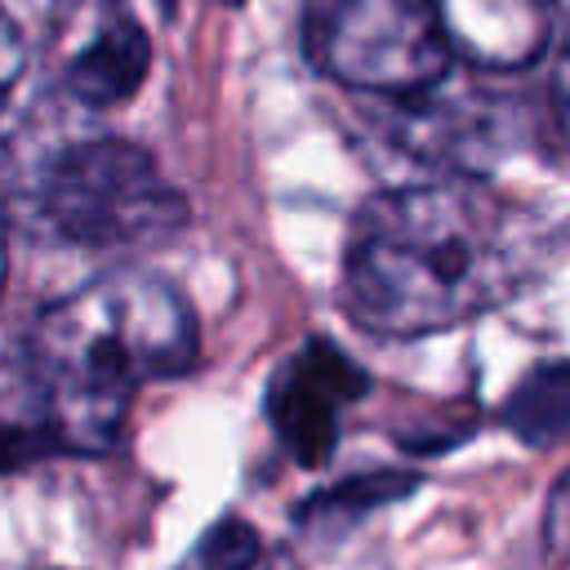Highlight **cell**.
Wrapping results in <instances>:
<instances>
[{
  "label": "cell",
  "mask_w": 570,
  "mask_h": 570,
  "mask_svg": "<svg viewBox=\"0 0 570 570\" xmlns=\"http://www.w3.org/2000/svg\"><path fill=\"white\" fill-rule=\"evenodd\" d=\"M517 218L476 183L379 191L352 223L343 303L387 338H419L499 307L525 276Z\"/></svg>",
  "instance_id": "6da1fadb"
},
{
  "label": "cell",
  "mask_w": 570,
  "mask_h": 570,
  "mask_svg": "<svg viewBox=\"0 0 570 570\" xmlns=\"http://www.w3.org/2000/svg\"><path fill=\"white\" fill-rule=\"evenodd\" d=\"M196 356V316L156 272L116 267L40 312L27 365L45 432L58 450L102 454L116 445L134 392L183 374Z\"/></svg>",
  "instance_id": "7a4b0ae2"
},
{
  "label": "cell",
  "mask_w": 570,
  "mask_h": 570,
  "mask_svg": "<svg viewBox=\"0 0 570 570\" xmlns=\"http://www.w3.org/2000/svg\"><path fill=\"white\" fill-rule=\"evenodd\" d=\"M45 209L67 240L89 249L160 240L187 218L183 196L160 178L156 160L125 138L67 147L49 165Z\"/></svg>",
  "instance_id": "3957f363"
},
{
  "label": "cell",
  "mask_w": 570,
  "mask_h": 570,
  "mask_svg": "<svg viewBox=\"0 0 570 570\" xmlns=\"http://www.w3.org/2000/svg\"><path fill=\"white\" fill-rule=\"evenodd\" d=\"M312 62L347 89L423 94L454 58L436 0H312Z\"/></svg>",
  "instance_id": "277c9868"
},
{
  "label": "cell",
  "mask_w": 570,
  "mask_h": 570,
  "mask_svg": "<svg viewBox=\"0 0 570 570\" xmlns=\"http://www.w3.org/2000/svg\"><path fill=\"white\" fill-rule=\"evenodd\" d=\"M361 387H365V379L343 361L338 347L312 343L276 374L272 396H267L281 441L303 463L325 459L338 436V414L347 401L361 396Z\"/></svg>",
  "instance_id": "5b68a950"
},
{
  "label": "cell",
  "mask_w": 570,
  "mask_h": 570,
  "mask_svg": "<svg viewBox=\"0 0 570 570\" xmlns=\"http://www.w3.org/2000/svg\"><path fill=\"white\" fill-rule=\"evenodd\" d=\"M454 53L476 67L512 71L543 53L557 0H436Z\"/></svg>",
  "instance_id": "8992f818"
},
{
  "label": "cell",
  "mask_w": 570,
  "mask_h": 570,
  "mask_svg": "<svg viewBox=\"0 0 570 570\" xmlns=\"http://www.w3.org/2000/svg\"><path fill=\"white\" fill-rule=\"evenodd\" d=\"M151 67V40L147 31L129 18V9L111 4L107 13L94 18L85 40L67 58V89L89 102V107H116L134 98Z\"/></svg>",
  "instance_id": "52a82bcc"
},
{
  "label": "cell",
  "mask_w": 570,
  "mask_h": 570,
  "mask_svg": "<svg viewBox=\"0 0 570 570\" xmlns=\"http://www.w3.org/2000/svg\"><path fill=\"white\" fill-rule=\"evenodd\" d=\"M503 423L525 445H557L570 432V361L534 365L508 396Z\"/></svg>",
  "instance_id": "ba28073f"
},
{
  "label": "cell",
  "mask_w": 570,
  "mask_h": 570,
  "mask_svg": "<svg viewBox=\"0 0 570 570\" xmlns=\"http://www.w3.org/2000/svg\"><path fill=\"white\" fill-rule=\"evenodd\" d=\"M258 561V534L254 525L223 517L218 525H209L196 543V552L187 557L183 570H249Z\"/></svg>",
  "instance_id": "9c48e42d"
},
{
  "label": "cell",
  "mask_w": 570,
  "mask_h": 570,
  "mask_svg": "<svg viewBox=\"0 0 570 570\" xmlns=\"http://www.w3.org/2000/svg\"><path fill=\"white\" fill-rule=\"evenodd\" d=\"M45 450H58L45 428H13V423H0V476L27 468V463L40 459Z\"/></svg>",
  "instance_id": "30bf717a"
},
{
  "label": "cell",
  "mask_w": 570,
  "mask_h": 570,
  "mask_svg": "<svg viewBox=\"0 0 570 570\" xmlns=\"http://www.w3.org/2000/svg\"><path fill=\"white\" fill-rule=\"evenodd\" d=\"M543 543L552 561H570V472L557 481L548 517H543Z\"/></svg>",
  "instance_id": "8fae6325"
},
{
  "label": "cell",
  "mask_w": 570,
  "mask_h": 570,
  "mask_svg": "<svg viewBox=\"0 0 570 570\" xmlns=\"http://www.w3.org/2000/svg\"><path fill=\"white\" fill-rule=\"evenodd\" d=\"M18 76H22V36L9 22V13L0 9V102L9 98V89L18 85Z\"/></svg>",
  "instance_id": "7c38bea8"
},
{
  "label": "cell",
  "mask_w": 570,
  "mask_h": 570,
  "mask_svg": "<svg viewBox=\"0 0 570 570\" xmlns=\"http://www.w3.org/2000/svg\"><path fill=\"white\" fill-rule=\"evenodd\" d=\"M552 111H557L561 134L570 138V27H566L561 58H557V71H552Z\"/></svg>",
  "instance_id": "4fadbf2b"
},
{
  "label": "cell",
  "mask_w": 570,
  "mask_h": 570,
  "mask_svg": "<svg viewBox=\"0 0 570 570\" xmlns=\"http://www.w3.org/2000/svg\"><path fill=\"white\" fill-rule=\"evenodd\" d=\"M0 285H4V223H0Z\"/></svg>",
  "instance_id": "5bb4252c"
}]
</instances>
